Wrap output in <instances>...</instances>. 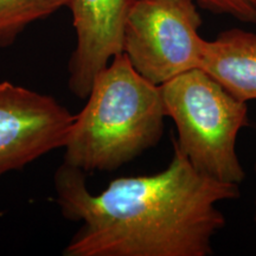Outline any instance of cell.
I'll use <instances>...</instances> for the list:
<instances>
[{"mask_svg":"<svg viewBox=\"0 0 256 256\" xmlns=\"http://www.w3.org/2000/svg\"><path fill=\"white\" fill-rule=\"evenodd\" d=\"M62 215L82 222L64 256H210L226 220L217 204L240 197V185L206 177L177 144L165 170L122 177L92 194L82 170L55 174Z\"/></svg>","mask_w":256,"mask_h":256,"instance_id":"cell-1","label":"cell"},{"mask_svg":"<svg viewBox=\"0 0 256 256\" xmlns=\"http://www.w3.org/2000/svg\"><path fill=\"white\" fill-rule=\"evenodd\" d=\"M165 118L160 86L121 52L98 74L84 108L74 116L63 162L83 172L119 168L158 145Z\"/></svg>","mask_w":256,"mask_h":256,"instance_id":"cell-2","label":"cell"},{"mask_svg":"<svg viewBox=\"0 0 256 256\" xmlns=\"http://www.w3.org/2000/svg\"><path fill=\"white\" fill-rule=\"evenodd\" d=\"M165 112L174 121V142L192 166L222 183L241 184L246 172L236 152L238 133L248 126V106L202 69L160 86Z\"/></svg>","mask_w":256,"mask_h":256,"instance_id":"cell-3","label":"cell"},{"mask_svg":"<svg viewBox=\"0 0 256 256\" xmlns=\"http://www.w3.org/2000/svg\"><path fill=\"white\" fill-rule=\"evenodd\" d=\"M194 0H133L124 31L122 52L156 86L200 69L206 40L200 37Z\"/></svg>","mask_w":256,"mask_h":256,"instance_id":"cell-4","label":"cell"},{"mask_svg":"<svg viewBox=\"0 0 256 256\" xmlns=\"http://www.w3.org/2000/svg\"><path fill=\"white\" fill-rule=\"evenodd\" d=\"M72 121L51 96L0 82V178L63 147Z\"/></svg>","mask_w":256,"mask_h":256,"instance_id":"cell-5","label":"cell"},{"mask_svg":"<svg viewBox=\"0 0 256 256\" xmlns=\"http://www.w3.org/2000/svg\"><path fill=\"white\" fill-rule=\"evenodd\" d=\"M133 0H69L76 46L69 62V88L87 98L98 74L122 52L124 31Z\"/></svg>","mask_w":256,"mask_h":256,"instance_id":"cell-6","label":"cell"},{"mask_svg":"<svg viewBox=\"0 0 256 256\" xmlns=\"http://www.w3.org/2000/svg\"><path fill=\"white\" fill-rule=\"evenodd\" d=\"M200 69L238 100H256V34L232 28L206 40Z\"/></svg>","mask_w":256,"mask_h":256,"instance_id":"cell-7","label":"cell"},{"mask_svg":"<svg viewBox=\"0 0 256 256\" xmlns=\"http://www.w3.org/2000/svg\"><path fill=\"white\" fill-rule=\"evenodd\" d=\"M68 4L69 0H0V48L11 46L28 25Z\"/></svg>","mask_w":256,"mask_h":256,"instance_id":"cell-8","label":"cell"},{"mask_svg":"<svg viewBox=\"0 0 256 256\" xmlns=\"http://www.w3.org/2000/svg\"><path fill=\"white\" fill-rule=\"evenodd\" d=\"M214 14L232 16L243 23L256 24V8L252 0H194Z\"/></svg>","mask_w":256,"mask_h":256,"instance_id":"cell-9","label":"cell"},{"mask_svg":"<svg viewBox=\"0 0 256 256\" xmlns=\"http://www.w3.org/2000/svg\"><path fill=\"white\" fill-rule=\"evenodd\" d=\"M254 171L256 174V160H255V165H254ZM255 224H256V197H255Z\"/></svg>","mask_w":256,"mask_h":256,"instance_id":"cell-10","label":"cell"},{"mask_svg":"<svg viewBox=\"0 0 256 256\" xmlns=\"http://www.w3.org/2000/svg\"><path fill=\"white\" fill-rule=\"evenodd\" d=\"M252 4H254L255 8H256V0H252Z\"/></svg>","mask_w":256,"mask_h":256,"instance_id":"cell-11","label":"cell"},{"mask_svg":"<svg viewBox=\"0 0 256 256\" xmlns=\"http://www.w3.org/2000/svg\"><path fill=\"white\" fill-rule=\"evenodd\" d=\"M255 128H256V127H255Z\"/></svg>","mask_w":256,"mask_h":256,"instance_id":"cell-12","label":"cell"}]
</instances>
